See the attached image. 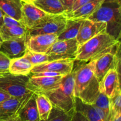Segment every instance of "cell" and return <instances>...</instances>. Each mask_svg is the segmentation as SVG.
Here are the masks:
<instances>
[{
  "label": "cell",
  "mask_w": 121,
  "mask_h": 121,
  "mask_svg": "<svg viewBox=\"0 0 121 121\" xmlns=\"http://www.w3.org/2000/svg\"><path fill=\"white\" fill-rule=\"evenodd\" d=\"M120 42L107 33L99 34L80 45L75 60L88 62L119 47Z\"/></svg>",
  "instance_id": "1"
},
{
  "label": "cell",
  "mask_w": 121,
  "mask_h": 121,
  "mask_svg": "<svg viewBox=\"0 0 121 121\" xmlns=\"http://www.w3.org/2000/svg\"><path fill=\"white\" fill-rule=\"evenodd\" d=\"M87 19L106 24V33L119 40L121 32V2H103Z\"/></svg>",
  "instance_id": "2"
},
{
  "label": "cell",
  "mask_w": 121,
  "mask_h": 121,
  "mask_svg": "<svg viewBox=\"0 0 121 121\" xmlns=\"http://www.w3.org/2000/svg\"><path fill=\"white\" fill-rule=\"evenodd\" d=\"M50 100L53 106L70 112L74 110V78L73 71L64 76L60 85L56 88L44 93Z\"/></svg>",
  "instance_id": "3"
},
{
  "label": "cell",
  "mask_w": 121,
  "mask_h": 121,
  "mask_svg": "<svg viewBox=\"0 0 121 121\" xmlns=\"http://www.w3.org/2000/svg\"><path fill=\"white\" fill-rule=\"evenodd\" d=\"M67 20L65 14H48L38 24L27 29V35L56 34L58 36L65 28Z\"/></svg>",
  "instance_id": "4"
},
{
  "label": "cell",
  "mask_w": 121,
  "mask_h": 121,
  "mask_svg": "<svg viewBox=\"0 0 121 121\" xmlns=\"http://www.w3.org/2000/svg\"><path fill=\"white\" fill-rule=\"evenodd\" d=\"M30 76H16L9 72L0 76V90L11 97L22 98L32 93L27 88Z\"/></svg>",
  "instance_id": "5"
},
{
  "label": "cell",
  "mask_w": 121,
  "mask_h": 121,
  "mask_svg": "<svg viewBox=\"0 0 121 121\" xmlns=\"http://www.w3.org/2000/svg\"><path fill=\"white\" fill-rule=\"evenodd\" d=\"M79 46L76 38L69 40H57L50 46L46 54L48 55L49 61L59 59H75Z\"/></svg>",
  "instance_id": "6"
},
{
  "label": "cell",
  "mask_w": 121,
  "mask_h": 121,
  "mask_svg": "<svg viewBox=\"0 0 121 121\" xmlns=\"http://www.w3.org/2000/svg\"><path fill=\"white\" fill-rule=\"evenodd\" d=\"M94 62V60H91L73 70L75 97H79L93 80L95 77Z\"/></svg>",
  "instance_id": "7"
},
{
  "label": "cell",
  "mask_w": 121,
  "mask_h": 121,
  "mask_svg": "<svg viewBox=\"0 0 121 121\" xmlns=\"http://www.w3.org/2000/svg\"><path fill=\"white\" fill-rule=\"evenodd\" d=\"M64 76L43 77L32 75L28 78L27 88L35 94H44L57 88L60 85Z\"/></svg>",
  "instance_id": "8"
},
{
  "label": "cell",
  "mask_w": 121,
  "mask_h": 121,
  "mask_svg": "<svg viewBox=\"0 0 121 121\" xmlns=\"http://www.w3.org/2000/svg\"><path fill=\"white\" fill-rule=\"evenodd\" d=\"M94 75L99 82L111 70H118L120 59L116 52H106L94 59Z\"/></svg>",
  "instance_id": "9"
},
{
  "label": "cell",
  "mask_w": 121,
  "mask_h": 121,
  "mask_svg": "<svg viewBox=\"0 0 121 121\" xmlns=\"http://www.w3.org/2000/svg\"><path fill=\"white\" fill-rule=\"evenodd\" d=\"M74 60V59H67L48 61L33 66L31 73L33 74L41 72H52L67 75L73 71Z\"/></svg>",
  "instance_id": "10"
},
{
  "label": "cell",
  "mask_w": 121,
  "mask_h": 121,
  "mask_svg": "<svg viewBox=\"0 0 121 121\" xmlns=\"http://www.w3.org/2000/svg\"><path fill=\"white\" fill-rule=\"evenodd\" d=\"M103 33H106V24L105 23L85 19L82 23L76 39L80 46L93 37Z\"/></svg>",
  "instance_id": "11"
},
{
  "label": "cell",
  "mask_w": 121,
  "mask_h": 121,
  "mask_svg": "<svg viewBox=\"0 0 121 121\" xmlns=\"http://www.w3.org/2000/svg\"><path fill=\"white\" fill-rule=\"evenodd\" d=\"M56 34H37L26 36L27 49L38 53H46L50 46L57 41Z\"/></svg>",
  "instance_id": "12"
},
{
  "label": "cell",
  "mask_w": 121,
  "mask_h": 121,
  "mask_svg": "<svg viewBox=\"0 0 121 121\" xmlns=\"http://www.w3.org/2000/svg\"><path fill=\"white\" fill-rule=\"evenodd\" d=\"M32 3L22 4L21 9V23L27 28L34 27L48 15Z\"/></svg>",
  "instance_id": "13"
},
{
  "label": "cell",
  "mask_w": 121,
  "mask_h": 121,
  "mask_svg": "<svg viewBox=\"0 0 121 121\" xmlns=\"http://www.w3.org/2000/svg\"><path fill=\"white\" fill-rule=\"evenodd\" d=\"M99 87L100 91L109 98L121 91L119 70L113 69L109 71L99 82Z\"/></svg>",
  "instance_id": "14"
},
{
  "label": "cell",
  "mask_w": 121,
  "mask_h": 121,
  "mask_svg": "<svg viewBox=\"0 0 121 121\" xmlns=\"http://www.w3.org/2000/svg\"><path fill=\"white\" fill-rule=\"evenodd\" d=\"M26 36L13 40H4L0 47V52L10 59L22 57L27 51Z\"/></svg>",
  "instance_id": "15"
},
{
  "label": "cell",
  "mask_w": 121,
  "mask_h": 121,
  "mask_svg": "<svg viewBox=\"0 0 121 121\" xmlns=\"http://www.w3.org/2000/svg\"><path fill=\"white\" fill-rule=\"evenodd\" d=\"M33 93L22 98L11 97L0 102V120L13 116L18 114L22 105L33 95Z\"/></svg>",
  "instance_id": "16"
},
{
  "label": "cell",
  "mask_w": 121,
  "mask_h": 121,
  "mask_svg": "<svg viewBox=\"0 0 121 121\" xmlns=\"http://www.w3.org/2000/svg\"><path fill=\"white\" fill-rule=\"evenodd\" d=\"M35 96L36 94L33 93L18 113L22 121H41L37 107Z\"/></svg>",
  "instance_id": "17"
},
{
  "label": "cell",
  "mask_w": 121,
  "mask_h": 121,
  "mask_svg": "<svg viewBox=\"0 0 121 121\" xmlns=\"http://www.w3.org/2000/svg\"><path fill=\"white\" fill-rule=\"evenodd\" d=\"M104 0H92L73 12L65 14L67 19H87L101 5Z\"/></svg>",
  "instance_id": "18"
},
{
  "label": "cell",
  "mask_w": 121,
  "mask_h": 121,
  "mask_svg": "<svg viewBox=\"0 0 121 121\" xmlns=\"http://www.w3.org/2000/svg\"><path fill=\"white\" fill-rule=\"evenodd\" d=\"M33 65L24 57L11 59L9 72L13 75L28 76L31 73Z\"/></svg>",
  "instance_id": "19"
},
{
  "label": "cell",
  "mask_w": 121,
  "mask_h": 121,
  "mask_svg": "<svg viewBox=\"0 0 121 121\" xmlns=\"http://www.w3.org/2000/svg\"><path fill=\"white\" fill-rule=\"evenodd\" d=\"M22 4L21 0H0V9L3 14L21 21Z\"/></svg>",
  "instance_id": "20"
},
{
  "label": "cell",
  "mask_w": 121,
  "mask_h": 121,
  "mask_svg": "<svg viewBox=\"0 0 121 121\" xmlns=\"http://www.w3.org/2000/svg\"><path fill=\"white\" fill-rule=\"evenodd\" d=\"M33 4L47 14L58 15L66 13L60 0H34Z\"/></svg>",
  "instance_id": "21"
},
{
  "label": "cell",
  "mask_w": 121,
  "mask_h": 121,
  "mask_svg": "<svg viewBox=\"0 0 121 121\" xmlns=\"http://www.w3.org/2000/svg\"><path fill=\"white\" fill-rule=\"evenodd\" d=\"M83 20L80 19H67L65 28L57 36V40H69L76 38Z\"/></svg>",
  "instance_id": "22"
},
{
  "label": "cell",
  "mask_w": 121,
  "mask_h": 121,
  "mask_svg": "<svg viewBox=\"0 0 121 121\" xmlns=\"http://www.w3.org/2000/svg\"><path fill=\"white\" fill-rule=\"evenodd\" d=\"M74 109L83 114L89 121H103L94 106L84 103L79 97H75Z\"/></svg>",
  "instance_id": "23"
},
{
  "label": "cell",
  "mask_w": 121,
  "mask_h": 121,
  "mask_svg": "<svg viewBox=\"0 0 121 121\" xmlns=\"http://www.w3.org/2000/svg\"><path fill=\"white\" fill-rule=\"evenodd\" d=\"M37 107L41 121H45L48 118L53 105L50 100L44 94H39L35 96Z\"/></svg>",
  "instance_id": "24"
},
{
  "label": "cell",
  "mask_w": 121,
  "mask_h": 121,
  "mask_svg": "<svg viewBox=\"0 0 121 121\" xmlns=\"http://www.w3.org/2000/svg\"><path fill=\"white\" fill-rule=\"evenodd\" d=\"M99 92V81L95 77L89 85L82 93L79 98L84 103L92 104Z\"/></svg>",
  "instance_id": "25"
},
{
  "label": "cell",
  "mask_w": 121,
  "mask_h": 121,
  "mask_svg": "<svg viewBox=\"0 0 121 121\" xmlns=\"http://www.w3.org/2000/svg\"><path fill=\"white\" fill-rule=\"evenodd\" d=\"M0 34L4 41L13 40L27 36V28L21 26L7 27L2 26L0 28Z\"/></svg>",
  "instance_id": "26"
},
{
  "label": "cell",
  "mask_w": 121,
  "mask_h": 121,
  "mask_svg": "<svg viewBox=\"0 0 121 121\" xmlns=\"http://www.w3.org/2000/svg\"><path fill=\"white\" fill-rule=\"evenodd\" d=\"M74 110L70 112H65L59 108L53 106L48 118L41 121H71Z\"/></svg>",
  "instance_id": "27"
},
{
  "label": "cell",
  "mask_w": 121,
  "mask_h": 121,
  "mask_svg": "<svg viewBox=\"0 0 121 121\" xmlns=\"http://www.w3.org/2000/svg\"><path fill=\"white\" fill-rule=\"evenodd\" d=\"M23 57L28 59L33 66L49 61V58L46 53L32 52L27 49Z\"/></svg>",
  "instance_id": "28"
},
{
  "label": "cell",
  "mask_w": 121,
  "mask_h": 121,
  "mask_svg": "<svg viewBox=\"0 0 121 121\" xmlns=\"http://www.w3.org/2000/svg\"><path fill=\"white\" fill-rule=\"evenodd\" d=\"M91 105L103 110L109 117V98L102 92H99L93 104Z\"/></svg>",
  "instance_id": "29"
},
{
  "label": "cell",
  "mask_w": 121,
  "mask_h": 121,
  "mask_svg": "<svg viewBox=\"0 0 121 121\" xmlns=\"http://www.w3.org/2000/svg\"><path fill=\"white\" fill-rule=\"evenodd\" d=\"M109 117L121 113V91L109 98Z\"/></svg>",
  "instance_id": "30"
},
{
  "label": "cell",
  "mask_w": 121,
  "mask_h": 121,
  "mask_svg": "<svg viewBox=\"0 0 121 121\" xmlns=\"http://www.w3.org/2000/svg\"><path fill=\"white\" fill-rule=\"evenodd\" d=\"M11 59L5 55L0 52V73L5 74L9 72V66Z\"/></svg>",
  "instance_id": "31"
},
{
  "label": "cell",
  "mask_w": 121,
  "mask_h": 121,
  "mask_svg": "<svg viewBox=\"0 0 121 121\" xmlns=\"http://www.w3.org/2000/svg\"><path fill=\"white\" fill-rule=\"evenodd\" d=\"M2 26L7 27H17V26L25 27L21 21H17L13 18L4 14L3 15V24Z\"/></svg>",
  "instance_id": "32"
},
{
  "label": "cell",
  "mask_w": 121,
  "mask_h": 121,
  "mask_svg": "<svg viewBox=\"0 0 121 121\" xmlns=\"http://www.w3.org/2000/svg\"><path fill=\"white\" fill-rule=\"evenodd\" d=\"M71 121H89L86 116L82 113L74 109L72 115Z\"/></svg>",
  "instance_id": "33"
},
{
  "label": "cell",
  "mask_w": 121,
  "mask_h": 121,
  "mask_svg": "<svg viewBox=\"0 0 121 121\" xmlns=\"http://www.w3.org/2000/svg\"><path fill=\"white\" fill-rule=\"evenodd\" d=\"M76 0H60V2L62 4L66 13H69L72 9V7ZM65 13V14H66Z\"/></svg>",
  "instance_id": "34"
},
{
  "label": "cell",
  "mask_w": 121,
  "mask_h": 121,
  "mask_svg": "<svg viewBox=\"0 0 121 121\" xmlns=\"http://www.w3.org/2000/svg\"><path fill=\"white\" fill-rule=\"evenodd\" d=\"M91 1H92V0H76V2H74V4H73V7H72V9H71V11L69 12V13L74 11H75L76 9H78V8H80V7L83 6V5L86 4H87V2H90Z\"/></svg>",
  "instance_id": "35"
},
{
  "label": "cell",
  "mask_w": 121,
  "mask_h": 121,
  "mask_svg": "<svg viewBox=\"0 0 121 121\" xmlns=\"http://www.w3.org/2000/svg\"><path fill=\"white\" fill-rule=\"evenodd\" d=\"M0 121H22L21 120V119L19 117L18 115L17 114V115H14L13 116H11V117H8V118L4 119H1Z\"/></svg>",
  "instance_id": "36"
},
{
  "label": "cell",
  "mask_w": 121,
  "mask_h": 121,
  "mask_svg": "<svg viewBox=\"0 0 121 121\" xmlns=\"http://www.w3.org/2000/svg\"><path fill=\"white\" fill-rule=\"evenodd\" d=\"M10 97H11L10 95L2 91V90H0V102H3V101L5 100L8 99Z\"/></svg>",
  "instance_id": "37"
},
{
  "label": "cell",
  "mask_w": 121,
  "mask_h": 121,
  "mask_svg": "<svg viewBox=\"0 0 121 121\" xmlns=\"http://www.w3.org/2000/svg\"><path fill=\"white\" fill-rule=\"evenodd\" d=\"M109 121H121V113L110 116Z\"/></svg>",
  "instance_id": "38"
},
{
  "label": "cell",
  "mask_w": 121,
  "mask_h": 121,
  "mask_svg": "<svg viewBox=\"0 0 121 121\" xmlns=\"http://www.w3.org/2000/svg\"><path fill=\"white\" fill-rule=\"evenodd\" d=\"M3 15L4 14L2 12V11L0 9V28L3 24Z\"/></svg>",
  "instance_id": "39"
},
{
  "label": "cell",
  "mask_w": 121,
  "mask_h": 121,
  "mask_svg": "<svg viewBox=\"0 0 121 121\" xmlns=\"http://www.w3.org/2000/svg\"><path fill=\"white\" fill-rule=\"evenodd\" d=\"M21 1L25 3H32L33 2V0H21Z\"/></svg>",
  "instance_id": "40"
},
{
  "label": "cell",
  "mask_w": 121,
  "mask_h": 121,
  "mask_svg": "<svg viewBox=\"0 0 121 121\" xmlns=\"http://www.w3.org/2000/svg\"><path fill=\"white\" fill-rule=\"evenodd\" d=\"M113 1H118V2H121V0H104V2H113Z\"/></svg>",
  "instance_id": "41"
},
{
  "label": "cell",
  "mask_w": 121,
  "mask_h": 121,
  "mask_svg": "<svg viewBox=\"0 0 121 121\" xmlns=\"http://www.w3.org/2000/svg\"><path fill=\"white\" fill-rule=\"evenodd\" d=\"M3 39H2V37H1V34H0V47H1V45H2V42H3Z\"/></svg>",
  "instance_id": "42"
},
{
  "label": "cell",
  "mask_w": 121,
  "mask_h": 121,
  "mask_svg": "<svg viewBox=\"0 0 121 121\" xmlns=\"http://www.w3.org/2000/svg\"><path fill=\"white\" fill-rule=\"evenodd\" d=\"M5 74H6V73H5ZM2 74V73H0V76H1V75H3L4 74Z\"/></svg>",
  "instance_id": "43"
},
{
  "label": "cell",
  "mask_w": 121,
  "mask_h": 121,
  "mask_svg": "<svg viewBox=\"0 0 121 121\" xmlns=\"http://www.w3.org/2000/svg\"><path fill=\"white\" fill-rule=\"evenodd\" d=\"M33 1H34V0H33Z\"/></svg>",
  "instance_id": "44"
}]
</instances>
